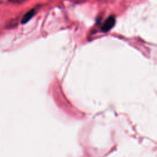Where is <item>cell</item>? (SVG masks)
Masks as SVG:
<instances>
[{
  "mask_svg": "<svg viewBox=\"0 0 157 157\" xmlns=\"http://www.w3.org/2000/svg\"><path fill=\"white\" fill-rule=\"evenodd\" d=\"M34 13H35V10H34L33 9V10H31L30 11L28 12L24 15V17H23V18H22V23H27V22L33 16Z\"/></svg>",
  "mask_w": 157,
  "mask_h": 157,
  "instance_id": "2",
  "label": "cell"
},
{
  "mask_svg": "<svg viewBox=\"0 0 157 157\" xmlns=\"http://www.w3.org/2000/svg\"><path fill=\"white\" fill-rule=\"evenodd\" d=\"M114 23H115V20L113 17H110L108 19L106 20L105 23L104 24L103 27H102V29L104 31H107L109 30L112 27L114 26Z\"/></svg>",
  "mask_w": 157,
  "mask_h": 157,
  "instance_id": "1",
  "label": "cell"
}]
</instances>
